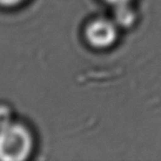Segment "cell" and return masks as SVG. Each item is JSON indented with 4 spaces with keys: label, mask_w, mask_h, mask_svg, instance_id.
I'll return each mask as SVG.
<instances>
[{
    "label": "cell",
    "mask_w": 161,
    "mask_h": 161,
    "mask_svg": "<svg viewBox=\"0 0 161 161\" xmlns=\"http://www.w3.org/2000/svg\"><path fill=\"white\" fill-rule=\"evenodd\" d=\"M31 149L32 136L24 126L8 122L0 127V160H24Z\"/></svg>",
    "instance_id": "6da1fadb"
},
{
    "label": "cell",
    "mask_w": 161,
    "mask_h": 161,
    "mask_svg": "<svg viewBox=\"0 0 161 161\" xmlns=\"http://www.w3.org/2000/svg\"><path fill=\"white\" fill-rule=\"evenodd\" d=\"M86 36L91 45L98 48H105L111 46L115 41L116 30L112 23L100 19L93 21L87 27Z\"/></svg>",
    "instance_id": "7a4b0ae2"
},
{
    "label": "cell",
    "mask_w": 161,
    "mask_h": 161,
    "mask_svg": "<svg viewBox=\"0 0 161 161\" xmlns=\"http://www.w3.org/2000/svg\"><path fill=\"white\" fill-rule=\"evenodd\" d=\"M116 17H118V21L121 25H130L134 20L133 12L127 8L125 5H120V9H119V12L116 14Z\"/></svg>",
    "instance_id": "3957f363"
},
{
    "label": "cell",
    "mask_w": 161,
    "mask_h": 161,
    "mask_svg": "<svg viewBox=\"0 0 161 161\" xmlns=\"http://www.w3.org/2000/svg\"><path fill=\"white\" fill-rule=\"evenodd\" d=\"M11 122V113L9 109L5 106H0V127Z\"/></svg>",
    "instance_id": "277c9868"
},
{
    "label": "cell",
    "mask_w": 161,
    "mask_h": 161,
    "mask_svg": "<svg viewBox=\"0 0 161 161\" xmlns=\"http://www.w3.org/2000/svg\"><path fill=\"white\" fill-rule=\"evenodd\" d=\"M23 0H0V4L4 6H14V5L20 4Z\"/></svg>",
    "instance_id": "5b68a950"
},
{
    "label": "cell",
    "mask_w": 161,
    "mask_h": 161,
    "mask_svg": "<svg viewBox=\"0 0 161 161\" xmlns=\"http://www.w3.org/2000/svg\"><path fill=\"white\" fill-rule=\"evenodd\" d=\"M108 3H111V4H114V5H118V6H120V5H126V3L128 1V0H107Z\"/></svg>",
    "instance_id": "8992f818"
}]
</instances>
